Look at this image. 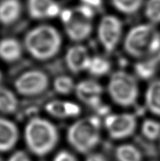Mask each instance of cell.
<instances>
[{
	"label": "cell",
	"instance_id": "13",
	"mask_svg": "<svg viewBox=\"0 0 160 161\" xmlns=\"http://www.w3.org/2000/svg\"><path fill=\"white\" fill-rule=\"evenodd\" d=\"M45 110L57 118H71L81 113V108L76 103L67 100H55L47 103Z\"/></svg>",
	"mask_w": 160,
	"mask_h": 161
},
{
	"label": "cell",
	"instance_id": "18",
	"mask_svg": "<svg viewBox=\"0 0 160 161\" xmlns=\"http://www.w3.org/2000/svg\"><path fill=\"white\" fill-rule=\"evenodd\" d=\"M18 99L10 89L0 88V113L12 114L18 108Z\"/></svg>",
	"mask_w": 160,
	"mask_h": 161
},
{
	"label": "cell",
	"instance_id": "12",
	"mask_svg": "<svg viewBox=\"0 0 160 161\" xmlns=\"http://www.w3.org/2000/svg\"><path fill=\"white\" fill-rule=\"evenodd\" d=\"M28 11L35 19L52 18L59 14V7L54 0H28Z\"/></svg>",
	"mask_w": 160,
	"mask_h": 161
},
{
	"label": "cell",
	"instance_id": "29",
	"mask_svg": "<svg viewBox=\"0 0 160 161\" xmlns=\"http://www.w3.org/2000/svg\"><path fill=\"white\" fill-rule=\"evenodd\" d=\"M1 80H2V73L1 71H0V81H1Z\"/></svg>",
	"mask_w": 160,
	"mask_h": 161
},
{
	"label": "cell",
	"instance_id": "23",
	"mask_svg": "<svg viewBox=\"0 0 160 161\" xmlns=\"http://www.w3.org/2000/svg\"><path fill=\"white\" fill-rule=\"evenodd\" d=\"M142 133L150 140H155L160 136V123L153 119H145L142 125Z\"/></svg>",
	"mask_w": 160,
	"mask_h": 161
},
{
	"label": "cell",
	"instance_id": "10",
	"mask_svg": "<svg viewBox=\"0 0 160 161\" xmlns=\"http://www.w3.org/2000/svg\"><path fill=\"white\" fill-rule=\"evenodd\" d=\"M75 92L82 103L95 108L101 103L103 88L100 83L96 80L86 79L77 83Z\"/></svg>",
	"mask_w": 160,
	"mask_h": 161
},
{
	"label": "cell",
	"instance_id": "20",
	"mask_svg": "<svg viewBox=\"0 0 160 161\" xmlns=\"http://www.w3.org/2000/svg\"><path fill=\"white\" fill-rule=\"evenodd\" d=\"M119 161H141L142 156L140 151L133 145L124 144L119 146L116 151Z\"/></svg>",
	"mask_w": 160,
	"mask_h": 161
},
{
	"label": "cell",
	"instance_id": "4",
	"mask_svg": "<svg viewBox=\"0 0 160 161\" xmlns=\"http://www.w3.org/2000/svg\"><path fill=\"white\" fill-rule=\"evenodd\" d=\"M101 122L98 117H84L70 126L67 139L70 145L81 153H87L98 144L100 139Z\"/></svg>",
	"mask_w": 160,
	"mask_h": 161
},
{
	"label": "cell",
	"instance_id": "24",
	"mask_svg": "<svg viewBox=\"0 0 160 161\" xmlns=\"http://www.w3.org/2000/svg\"><path fill=\"white\" fill-rule=\"evenodd\" d=\"M145 14L152 24H159L160 0H147L145 7Z\"/></svg>",
	"mask_w": 160,
	"mask_h": 161
},
{
	"label": "cell",
	"instance_id": "16",
	"mask_svg": "<svg viewBox=\"0 0 160 161\" xmlns=\"http://www.w3.org/2000/svg\"><path fill=\"white\" fill-rule=\"evenodd\" d=\"M19 0H2L0 2V23L10 25L19 19L21 14Z\"/></svg>",
	"mask_w": 160,
	"mask_h": 161
},
{
	"label": "cell",
	"instance_id": "15",
	"mask_svg": "<svg viewBox=\"0 0 160 161\" xmlns=\"http://www.w3.org/2000/svg\"><path fill=\"white\" fill-rule=\"evenodd\" d=\"M23 47L18 40L5 38L0 40V59L11 63L19 60L22 55Z\"/></svg>",
	"mask_w": 160,
	"mask_h": 161
},
{
	"label": "cell",
	"instance_id": "28",
	"mask_svg": "<svg viewBox=\"0 0 160 161\" xmlns=\"http://www.w3.org/2000/svg\"><path fill=\"white\" fill-rule=\"evenodd\" d=\"M85 161H107V160L100 153H91L87 157Z\"/></svg>",
	"mask_w": 160,
	"mask_h": 161
},
{
	"label": "cell",
	"instance_id": "1",
	"mask_svg": "<svg viewBox=\"0 0 160 161\" xmlns=\"http://www.w3.org/2000/svg\"><path fill=\"white\" fill-rule=\"evenodd\" d=\"M61 37L55 28L40 25L28 32L24 46L28 53L36 59L45 61L58 53L61 46Z\"/></svg>",
	"mask_w": 160,
	"mask_h": 161
},
{
	"label": "cell",
	"instance_id": "21",
	"mask_svg": "<svg viewBox=\"0 0 160 161\" xmlns=\"http://www.w3.org/2000/svg\"><path fill=\"white\" fill-rule=\"evenodd\" d=\"M144 0H111L114 8L125 14L136 13L141 7Z\"/></svg>",
	"mask_w": 160,
	"mask_h": 161
},
{
	"label": "cell",
	"instance_id": "26",
	"mask_svg": "<svg viewBox=\"0 0 160 161\" xmlns=\"http://www.w3.org/2000/svg\"><path fill=\"white\" fill-rule=\"evenodd\" d=\"M53 161H78L77 159L68 151H61L57 153Z\"/></svg>",
	"mask_w": 160,
	"mask_h": 161
},
{
	"label": "cell",
	"instance_id": "9",
	"mask_svg": "<svg viewBox=\"0 0 160 161\" xmlns=\"http://www.w3.org/2000/svg\"><path fill=\"white\" fill-rule=\"evenodd\" d=\"M137 125L136 117L132 114H111L104 120V126L114 139H121L132 135Z\"/></svg>",
	"mask_w": 160,
	"mask_h": 161
},
{
	"label": "cell",
	"instance_id": "19",
	"mask_svg": "<svg viewBox=\"0 0 160 161\" xmlns=\"http://www.w3.org/2000/svg\"><path fill=\"white\" fill-rule=\"evenodd\" d=\"M110 68V62L104 57L98 55L91 57L87 71L95 76H102L107 74Z\"/></svg>",
	"mask_w": 160,
	"mask_h": 161
},
{
	"label": "cell",
	"instance_id": "17",
	"mask_svg": "<svg viewBox=\"0 0 160 161\" xmlns=\"http://www.w3.org/2000/svg\"><path fill=\"white\" fill-rule=\"evenodd\" d=\"M145 104L151 113L160 116V79L150 83L145 93Z\"/></svg>",
	"mask_w": 160,
	"mask_h": 161
},
{
	"label": "cell",
	"instance_id": "22",
	"mask_svg": "<svg viewBox=\"0 0 160 161\" xmlns=\"http://www.w3.org/2000/svg\"><path fill=\"white\" fill-rule=\"evenodd\" d=\"M73 80L70 76L61 75L56 77L54 81V88L56 93L61 95L71 93L76 88Z\"/></svg>",
	"mask_w": 160,
	"mask_h": 161
},
{
	"label": "cell",
	"instance_id": "7",
	"mask_svg": "<svg viewBox=\"0 0 160 161\" xmlns=\"http://www.w3.org/2000/svg\"><path fill=\"white\" fill-rule=\"evenodd\" d=\"M49 85V78L40 70H30L19 76L15 80L16 91L24 96H35L43 93Z\"/></svg>",
	"mask_w": 160,
	"mask_h": 161
},
{
	"label": "cell",
	"instance_id": "2",
	"mask_svg": "<svg viewBox=\"0 0 160 161\" xmlns=\"http://www.w3.org/2000/svg\"><path fill=\"white\" fill-rule=\"evenodd\" d=\"M24 134L28 148L38 156H45L52 151L59 139L56 126L40 117L31 119L27 123Z\"/></svg>",
	"mask_w": 160,
	"mask_h": 161
},
{
	"label": "cell",
	"instance_id": "6",
	"mask_svg": "<svg viewBox=\"0 0 160 161\" xmlns=\"http://www.w3.org/2000/svg\"><path fill=\"white\" fill-rule=\"evenodd\" d=\"M107 89L111 98L119 105L128 107L138 99V82L131 74L124 71H116L111 75Z\"/></svg>",
	"mask_w": 160,
	"mask_h": 161
},
{
	"label": "cell",
	"instance_id": "25",
	"mask_svg": "<svg viewBox=\"0 0 160 161\" xmlns=\"http://www.w3.org/2000/svg\"><path fill=\"white\" fill-rule=\"evenodd\" d=\"M157 69L156 62L154 60L138 63L136 67V71L138 75L142 79H148L155 73Z\"/></svg>",
	"mask_w": 160,
	"mask_h": 161
},
{
	"label": "cell",
	"instance_id": "14",
	"mask_svg": "<svg viewBox=\"0 0 160 161\" xmlns=\"http://www.w3.org/2000/svg\"><path fill=\"white\" fill-rule=\"evenodd\" d=\"M19 139V130L11 121L0 117V151L6 152L14 147Z\"/></svg>",
	"mask_w": 160,
	"mask_h": 161
},
{
	"label": "cell",
	"instance_id": "11",
	"mask_svg": "<svg viewBox=\"0 0 160 161\" xmlns=\"http://www.w3.org/2000/svg\"><path fill=\"white\" fill-rule=\"evenodd\" d=\"M91 59L88 49L83 45H76L68 49L65 57L68 68L73 73L88 69Z\"/></svg>",
	"mask_w": 160,
	"mask_h": 161
},
{
	"label": "cell",
	"instance_id": "27",
	"mask_svg": "<svg viewBox=\"0 0 160 161\" xmlns=\"http://www.w3.org/2000/svg\"><path fill=\"white\" fill-rule=\"evenodd\" d=\"M7 161H31L30 158L25 152L22 151H16L9 157Z\"/></svg>",
	"mask_w": 160,
	"mask_h": 161
},
{
	"label": "cell",
	"instance_id": "8",
	"mask_svg": "<svg viewBox=\"0 0 160 161\" xmlns=\"http://www.w3.org/2000/svg\"><path fill=\"white\" fill-rule=\"evenodd\" d=\"M122 35V23L113 15H107L101 19L98 26L99 42L107 52L113 51L118 45Z\"/></svg>",
	"mask_w": 160,
	"mask_h": 161
},
{
	"label": "cell",
	"instance_id": "5",
	"mask_svg": "<svg viewBox=\"0 0 160 161\" xmlns=\"http://www.w3.org/2000/svg\"><path fill=\"white\" fill-rule=\"evenodd\" d=\"M93 11L89 6H80L61 13V20L67 35L76 42L83 41L90 36L93 30Z\"/></svg>",
	"mask_w": 160,
	"mask_h": 161
},
{
	"label": "cell",
	"instance_id": "3",
	"mask_svg": "<svg viewBox=\"0 0 160 161\" xmlns=\"http://www.w3.org/2000/svg\"><path fill=\"white\" fill-rule=\"evenodd\" d=\"M126 53L134 57H143L160 50V33L152 24L136 25L128 31L124 42Z\"/></svg>",
	"mask_w": 160,
	"mask_h": 161
}]
</instances>
